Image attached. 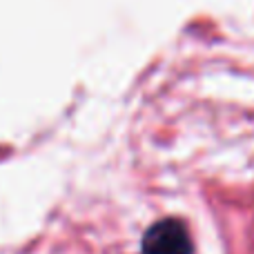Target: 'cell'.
Here are the masks:
<instances>
[{
    "instance_id": "cell-1",
    "label": "cell",
    "mask_w": 254,
    "mask_h": 254,
    "mask_svg": "<svg viewBox=\"0 0 254 254\" xmlns=\"http://www.w3.org/2000/svg\"><path fill=\"white\" fill-rule=\"evenodd\" d=\"M145 254H192V239L179 219H163L154 223L143 237Z\"/></svg>"
}]
</instances>
